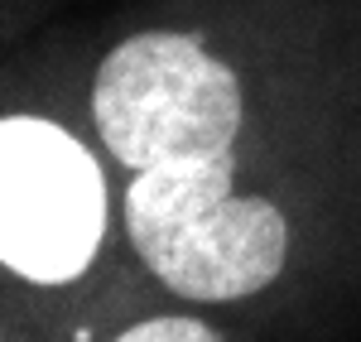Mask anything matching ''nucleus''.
Instances as JSON below:
<instances>
[{"mask_svg":"<svg viewBox=\"0 0 361 342\" xmlns=\"http://www.w3.org/2000/svg\"><path fill=\"white\" fill-rule=\"evenodd\" d=\"M106 231V183L82 140L39 116L0 121V260L34 285L78 280Z\"/></svg>","mask_w":361,"mask_h":342,"instance_id":"obj_3","label":"nucleus"},{"mask_svg":"<svg viewBox=\"0 0 361 342\" xmlns=\"http://www.w3.org/2000/svg\"><path fill=\"white\" fill-rule=\"evenodd\" d=\"M231 173L236 154L217 149L140 169L126 193V231L140 260L183 299H246L284 270L289 227L279 207L231 198Z\"/></svg>","mask_w":361,"mask_h":342,"instance_id":"obj_1","label":"nucleus"},{"mask_svg":"<svg viewBox=\"0 0 361 342\" xmlns=\"http://www.w3.org/2000/svg\"><path fill=\"white\" fill-rule=\"evenodd\" d=\"M116 342H222V338L197 318H149V323H135L130 333H121Z\"/></svg>","mask_w":361,"mask_h":342,"instance_id":"obj_4","label":"nucleus"},{"mask_svg":"<svg viewBox=\"0 0 361 342\" xmlns=\"http://www.w3.org/2000/svg\"><path fill=\"white\" fill-rule=\"evenodd\" d=\"M97 130L126 169H154L231 149L241 130V83L193 34L149 29L116 44L92 83Z\"/></svg>","mask_w":361,"mask_h":342,"instance_id":"obj_2","label":"nucleus"}]
</instances>
